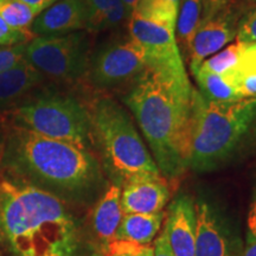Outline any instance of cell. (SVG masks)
Returning a JSON list of instances; mask_svg holds the SVG:
<instances>
[{"instance_id": "6da1fadb", "label": "cell", "mask_w": 256, "mask_h": 256, "mask_svg": "<svg viewBox=\"0 0 256 256\" xmlns=\"http://www.w3.org/2000/svg\"><path fill=\"white\" fill-rule=\"evenodd\" d=\"M0 238L14 256H78L80 229L62 198L0 176Z\"/></svg>"}, {"instance_id": "7a4b0ae2", "label": "cell", "mask_w": 256, "mask_h": 256, "mask_svg": "<svg viewBox=\"0 0 256 256\" xmlns=\"http://www.w3.org/2000/svg\"><path fill=\"white\" fill-rule=\"evenodd\" d=\"M124 104L140 127L160 174L177 178L190 168L194 87L146 72L127 88Z\"/></svg>"}, {"instance_id": "3957f363", "label": "cell", "mask_w": 256, "mask_h": 256, "mask_svg": "<svg viewBox=\"0 0 256 256\" xmlns=\"http://www.w3.org/2000/svg\"><path fill=\"white\" fill-rule=\"evenodd\" d=\"M5 174L56 196L87 194L100 180V164L90 150L51 139L6 121L0 145Z\"/></svg>"}, {"instance_id": "277c9868", "label": "cell", "mask_w": 256, "mask_h": 256, "mask_svg": "<svg viewBox=\"0 0 256 256\" xmlns=\"http://www.w3.org/2000/svg\"><path fill=\"white\" fill-rule=\"evenodd\" d=\"M256 142V98L212 102L194 88L190 168L210 171Z\"/></svg>"}, {"instance_id": "5b68a950", "label": "cell", "mask_w": 256, "mask_h": 256, "mask_svg": "<svg viewBox=\"0 0 256 256\" xmlns=\"http://www.w3.org/2000/svg\"><path fill=\"white\" fill-rule=\"evenodd\" d=\"M94 142L107 171L120 183L162 178L158 166L126 110L110 96L89 108Z\"/></svg>"}, {"instance_id": "8992f818", "label": "cell", "mask_w": 256, "mask_h": 256, "mask_svg": "<svg viewBox=\"0 0 256 256\" xmlns=\"http://www.w3.org/2000/svg\"><path fill=\"white\" fill-rule=\"evenodd\" d=\"M40 88L4 113L6 121L43 136L90 150L95 142L89 108L75 96Z\"/></svg>"}, {"instance_id": "52a82bcc", "label": "cell", "mask_w": 256, "mask_h": 256, "mask_svg": "<svg viewBox=\"0 0 256 256\" xmlns=\"http://www.w3.org/2000/svg\"><path fill=\"white\" fill-rule=\"evenodd\" d=\"M92 50V34L82 30L62 36L34 37L26 44L25 60L46 80L78 82L86 78Z\"/></svg>"}, {"instance_id": "ba28073f", "label": "cell", "mask_w": 256, "mask_h": 256, "mask_svg": "<svg viewBox=\"0 0 256 256\" xmlns=\"http://www.w3.org/2000/svg\"><path fill=\"white\" fill-rule=\"evenodd\" d=\"M146 69L136 42L130 34H115L92 48L84 80L100 90L128 88Z\"/></svg>"}, {"instance_id": "9c48e42d", "label": "cell", "mask_w": 256, "mask_h": 256, "mask_svg": "<svg viewBox=\"0 0 256 256\" xmlns=\"http://www.w3.org/2000/svg\"><path fill=\"white\" fill-rule=\"evenodd\" d=\"M127 28L128 34L142 50L147 69L177 81L190 82L174 31L134 14Z\"/></svg>"}, {"instance_id": "30bf717a", "label": "cell", "mask_w": 256, "mask_h": 256, "mask_svg": "<svg viewBox=\"0 0 256 256\" xmlns=\"http://www.w3.org/2000/svg\"><path fill=\"white\" fill-rule=\"evenodd\" d=\"M249 10L232 2L218 14L202 22L192 40L188 60L190 69L196 68L208 57L223 49L238 36V25Z\"/></svg>"}, {"instance_id": "8fae6325", "label": "cell", "mask_w": 256, "mask_h": 256, "mask_svg": "<svg viewBox=\"0 0 256 256\" xmlns=\"http://www.w3.org/2000/svg\"><path fill=\"white\" fill-rule=\"evenodd\" d=\"M197 232L194 256H240L241 243L235 240L206 202L196 204Z\"/></svg>"}, {"instance_id": "7c38bea8", "label": "cell", "mask_w": 256, "mask_h": 256, "mask_svg": "<svg viewBox=\"0 0 256 256\" xmlns=\"http://www.w3.org/2000/svg\"><path fill=\"white\" fill-rule=\"evenodd\" d=\"M82 30H87L84 0H58L42 11L30 28L34 37L62 36Z\"/></svg>"}, {"instance_id": "4fadbf2b", "label": "cell", "mask_w": 256, "mask_h": 256, "mask_svg": "<svg viewBox=\"0 0 256 256\" xmlns=\"http://www.w3.org/2000/svg\"><path fill=\"white\" fill-rule=\"evenodd\" d=\"M165 232L174 256H194L197 232L196 203L182 194L170 206Z\"/></svg>"}, {"instance_id": "5bb4252c", "label": "cell", "mask_w": 256, "mask_h": 256, "mask_svg": "<svg viewBox=\"0 0 256 256\" xmlns=\"http://www.w3.org/2000/svg\"><path fill=\"white\" fill-rule=\"evenodd\" d=\"M170 196L164 177L130 182L121 188V210L124 215L160 212L168 204Z\"/></svg>"}, {"instance_id": "9a60e30c", "label": "cell", "mask_w": 256, "mask_h": 256, "mask_svg": "<svg viewBox=\"0 0 256 256\" xmlns=\"http://www.w3.org/2000/svg\"><path fill=\"white\" fill-rule=\"evenodd\" d=\"M46 81V76L26 60L0 72V113L12 110Z\"/></svg>"}, {"instance_id": "2e32d148", "label": "cell", "mask_w": 256, "mask_h": 256, "mask_svg": "<svg viewBox=\"0 0 256 256\" xmlns=\"http://www.w3.org/2000/svg\"><path fill=\"white\" fill-rule=\"evenodd\" d=\"M87 6V30L96 34L118 31L130 20V14L121 0H84Z\"/></svg>"}, {"instance_id": "e0dca14e", "label": "cell", "mask_w": 256, "mask_h": 256, "mask_svg": "<svg viewBox=\"0 0 256 256\" xmlns=\"http://www.w3.org/2000/svg\"><path fill=\"white\" fill-rule=\"evenodd\" d=\"M121 188L113 184L106 190L98 200L92 216V226L98 238L110 243L115 238L118 226L122 218V210L120 204Z\"/></svg>"}, {"instance_id": "ac0fdd59", "label": "cell", "mask_w": 256, "mask_h": 256, "mask_svg": "<svg viewBox=\"0 0 256 256\" xmlns=\"http://www.w3.org/2000/svg\"><path fill=\"white\" fill-rule=\"evenodd\" d=\"M162 211L156 214H126L122 215L114 240L151 244L162 228Z\"/></svg>"}, {"instance_id": "d6986e66", "label": "cell", "mask_w": 256, "mask_h": 256, "mask_svg": "<svg viewBox=\"0 0 256 256\" xmlns=\"http://www.w3.org/2000/svg\"><path fill=\"white\" fill-rule=\"evenodd\" d=\"M194 81H196L200 94L206 100L212 102H232L242 100L230 83L224 80L218 74L206 69L203 64L191 69Z\"/></svg>"}, {"instance_id": "ffe728a7", "label": "cell", "mask_w": 256, "mask_h": 256, "mask_svg": "<svg viewBox=\"0 0 256 256\" xmlns=\"http://www.w3.org/2000/svg\"><path fill=\"white\" fill-rule=\"evenodd\" d=\"M202 17L203 10L200 0H183L178 12L174 34L179 49H183L186 58L192 40L202 24Z\"/></svg>"}, {"instance_id": "44dd1931", "label": "cell", "mask_w": 256, "mask_h": 256, "mask_svg": "<svg viewBox=\"0 0 256 256\" xmlns=\"http://www.w3.org/2000/svg\"><path fill=\"white\" fill-rule=\"evenodd\" d=\"M178 12L179 4L172 0H140L133 14L176 32Z\"/></svg>"}, {"instance_id": "7402d4cb", "label": "cell", "mask_w": 256, "mask_h": 256, "mask_svg": "<svg viewBox=\"0 0 256 256\" xmlns=\"http://www.w3.org/2000/svg\"><path fill=\"white\" fill-rule=\"evenodd\" d=\"M0 16L14 30L31 34L30 28L38 14L22 0H2Z\"/></svg>"}, {"instance_id": "603a6c76", "label": "cell", "mask_w": 256, "mask_h": 256, "mask_svg": "<svg viewBox=\"0 0 256 256\" xmlns=\"http://www.w3.org/2000/svg\"><path fill=\"white\" fill-rule=\"evenodd\" d=\"M244 46L246 43L236 40L234 43L229 44L228 46H224L215 56L206 60L202 64L206 69L222 76L238 66L240 57L242 55V51L244 49Z\"/></svg>"}, {"instance_id": "cb8c5ba5", "label": "cell", "mask_w": 256, "mask_h": 256, "mask_svg": "<svg viewBox=\"0 0 256 256\" xmlns=\"http://www.w3.org/2000/svg\"><path fill=\"white\" fill-rule=\"evenodd\" d=\"M106 256H154V247L151 244L113 240L108 243Z\"/></svg>"}, {"instance_id": "d4e9b609", "label": "cell", "mask_w": 256, "mask_h": 256, "mask_svg": "<svg viewBox=\"0 0 256 256\" xmlns=\"http://www.w3.org/2000/svg\"><path fill=\"white\" fill-rule=\"evenodd\" d=\"M222 78L230 83L242 98H256V74H235L226 72Z\"/></svg>"}, {"instance_id": "484cf974", "label": "cell", "mask_w": 256, "mask_h": 256, "mask_svg": "<svg viewBox=\"0 0 256 256\" xmlns=\"http://www.w3.org/2000/svg\"><path fill=\"white\" fill-rule=\"evenodd\" d=\"M32 38H34L32 34L12 28L0 16V46H19V44H26Z\"/></svg>"}, {"instance_id": "4316f807", "label": "cell", "mask_w": 256, "mask_h": 256, "mask_svg": "<svg viewBox=\"0 0 256 256\" xmlns=\"http://www.w3.org/2000/svg\"><path fill=\"white\" fill-rule=\"evenodd\" d=\"M26 44H19V46H0V72L12 68L16 64L25 60Z\"/></svg>"}, {"instance_id": "83f0119b", "label": "cell", "mask_w": 256, "mask_h": 256, "mask_svg": "<svg viewBox=\"0 0 256 256\" xmlns=\"http://www.w3.org/2000/svg\"><path fill=\"white\" fill-rule=\"evenodd\" d=\"M236 40L247 44L256 43V8L249 10L243 16L240 22Z\"/></svg>"}, {"instance_id": "f1b7e54d", "label": "cell", "mask_w": 256, "mask_h": 256, "mask_svg": "<svg viewBox=\"0 0 256 256\" xmlns=\"http://www.w3.org/2000/svg\"><path fill=\"white\" fill-rule=\"evenodd\" d=\"M235 74H256V43H246L238 66L229 70Z\"/></svg>"}, {"instance_id": "f546056e", "label": "cell", "mask_w": 256, "mask_h": 256, "mask_svg": "<svg viewBox=\"0 0 256 256\" xmlns=\"http://www.w3.org/2000/svg\"><path fill=\"white\" fill-rule=\"evenodd\" d=\"M200 2L202 10H203L202 22H204L218 14L220 10H223L232 2V0H200Z\"/></svg>"}, {"instance_id": "4dcf8cb0", "label": "cell", "mask_w": 256, "mask_h": 256, "mask_svg": "<svg viewBox=\"0 0 256 256\" xmlns=\"http://www.w3.org/2000/svg\"><path fill=\"white\" fill-rule=\"evenodd\" d=\"M153 247H154V256H174L171 252V249H170L165 230H162L159 234L158 238H156Z\"/></svg>"}, {"instance_id": "1f68e13d", "label": "cell", "mask_w": 256, "mask_h": 256, "mask_svg": "<svg viewBox=\"0 0 256 256\" xmlns=\"http://www.w3.org/2000/svg\"><path fill=\"white\" fill-rule=\"evenodd\" d=\"M247 226H248V232L252 234V236H255L256 238V188L254 192H252L250 206H249Z\"/></svg>"}, {"instance_id": "d6a6232c", "label": "cell", "mask_w": 256, "mask_h": 256, "mask_svg": "<svg viewBox=\"0 0 256 256\" xmlns=\"http://www.w3.org/2000/svg\"><path fill=\"white\" fill-rule=\"evenodd\" d=\"M240 256H256V238L252 234L247 232L246 243L242 247L241 255Z\"/></svg>"}, {"instance_id": "836d02e7", "label": "cell", "mask_w": 256, "mask_h": 256, "mask_svg": "<svg viewBox=\"0 0 256 256\" xmlns=\"http://www.w3.org/2000/svg\"><path fill=\"white\" fill-rule=\"evenodd\" d=\"M22 2H24L25 4L31 6V8L40 14L42 11H44V10L49 8V6L55 4L58 0H22Z\"/></svg>"}, {"instance_id": "e575fe53", "label": "cell", "mask_w": 256, "mask_h": 256, "mask_svg": "<svg viewBox=\"0 0 256 256\" xmlns=\"http://www.w3.org/2000/svg\"><path fill=\"white\" fill-rule=\"evenodd\" d=\"M121 2H124V8H126V10L128 11V14L132 16L133 12H134V10H136V5L139 4L140 0H121Z\"/></svg>"}, {"instance_id": "d590c367", "label": "cell", "mask_w": 256, "mask_h": 256, "mask_svg": "<svg viewBox=\"0 0 256 256\" xmlns=\"http://www.w3.org/2000/svg\"><path fill=\"white\" fill-rule=\"evenodd\" d=\"M232 2L243 6V8H246L247 10H250L252 6L256 2V0H232Z\"/></svg>"}, {"instance_id": "8d00e7d4", "label": "cell", "mask_w": 256, "mask_h": 256, "mask_svg": "<svg viewBox=\"0 0 256 256\" xmlns=\"http://www.w3.org/2000/svg\"><path fill=\"white\" fill-rule=\"evenodd\" d=\"M2 130H0V145H2Z\"/></svg>"}, {"instance_id": "74e56055", "label": "cell", "mask_w": 256, "mask_h": 256, "mask_svg": "<svg viewBox=\"0 0 256 256\" xmlns=\"http://www.w3.org/2000/svg\"><path fill=\"white\" fill-rule=\"evenodd\" d=\"M172 2H178V4H180V0H172Z\"/></svg>"}, {"instance_id": "f35d334b", "label": "cell", "mask_w": 256, "mask_h": 256, "mask_svg": "<svg viewBox=\"0 0 256 256\" xmlns=\"http://www.w3.org/2000/svg\"><path fill=\"white\" fill-rule=\"evenodd\" d=\"M0 240H2V238H0Z\"/></svg>"}, {"instance_id": "ab89813d", "label": "cell", "mask_w": 256, "mask_h": 256, "mask_svg": "<svg viewBox=\"0 0 256 256\" xmlns=\"http://www.w3.org/2000/svg\"><path fill=\"white\" fill-rule=\"evenodd\" d=\"M0 2H2V0H0Z\"/></svg>"}]
</instances>
